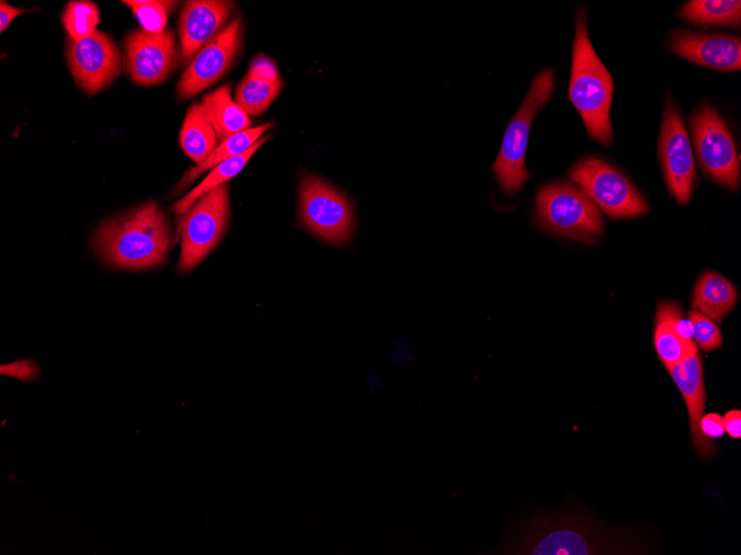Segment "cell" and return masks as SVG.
Returning <instances> with one entry per match:
<instances>
[{"label": "cell", "mask_w": 741, "mask_h": 555, "mask_svg": "<svg viewBox=\"0 0 741 555\" xmlns=\"http://www.w3.org/2000/svg\"><path fill=\"white\" fill-rule=\"evenodd\" d=\"M171 240L169 222L154 203L105 220L97 232L101 258L116 267L146 268L162 264Z\"/></svg>", "instance_id": "6da1fadb"}, {"label": "cell", "mask_w": 741, "mask_h": 555, "mask_svg": "<svg viewBox=\"0 0 741 555\" xmlns=\"http://www.w3.org/2000/svg\"><path fill=\"white\" fill-rule=\"evenodd\" d=\"M612 94V78L593 50L587 32L586 12L579 9L568 96L580 113L589 138L605 146L613 142L610 121Z\"/></svg>", "instance_id": "7a4b0ae2"}, {"label": "cell", "mask_w": 741, "mask_h": 555, "mask_svg": "<svg viewBox=\"0 0 741 555\" xmlns=\"http://www.w3.org/2000/svg\"><path fill=\"white\" fill-rule=\"evenodd\" d=\"M538 226L567 238L592 243L603 232V217L597 205L578 187L567 182L541 186L536 195Z\"/></svg>", "instance_id": "3957f363"}, {"label": "cell", "mask_w": 741, "mask_h": 555, "mask_svg": "<svg viewBox=\"0 0 741 555\" xmlns=\"http://www.w3.org/2000/svg\"><path fill=\"white\" fill-rule=\"evenodd\" d=\"M554 85L555 76L550 69L538 72L522 104L506 129L493 171L507 195L515 194L529 178L525 156L531 122L550 99Z\"/></svg>", "instance_id": "277c9868"}, {"label": "cell", "mask_w": 741, "mask_h": 555, "mask_svg": "<svg viewBox=\"0 0 741 555\" xmlns=\"http://www.w3.org/2000/svg\"><path fill=\"white\" fill-rule=\"evenodd\" d=\"M227 183L199 197L180 217L179 269L195 267L220 241L229 219Z\"/></svg>", "instance_id": "5b68a950"}, {"label": "cell", "mask_w": 741, "mask_h": 555, "mask_svg": "<svg viewBox=\"0 0 741 555\" xmlns=\"http://www.w3.org/2000/svg\"><path fill=\"white\" fill-rule=\"evenodd\" d=\"M569 174L573 183L611 218H631L649 212L633 184L600 158H581Z\"/></svg>", "instance_id": "8992f818"}, {"label": "cell", "mask_w": 741, "mask_h": 555, "mask_svg": "<svg viewBox=\"0 0 741 555\" xmlns=\"http://www.w3.org/2000/svg\"><path fill=\"white\" fill-rule=\"evenodd\" d=\"M694 151L704 174L730 191L740 184V162L732 135L718 112L703 104L690 116Z\"/></svg>", "instance_id": "52a82bcc"}, {"label": "cell", "mask_w": 741, "mask_h": 555, "mask_svg": "<svg viewBox=\"0 0 741 555\" xmlns=\"http://www.w3.org/2000/svg\"><path fill=\"white\" fill-rule=\"evenodd\" d=\"M300 216L316 236L332 244L345 243L353 230L351 204L321 178L306 175L300 184Z\"/></svg>", "instance_id": "ba28073f"}, {"label": "cell", "mask_w": 741, "mask_h": 555, "mask_svg": "<svg viewBox=\"0 0 741 555\" xmlns=\"http://www.w3.org/2000/svg\"><path fill=\"white\" fill-rule=\"evenodd\" d=\"M658 157L670 194L678 204H687L696 185V165L684 122L669 95L662 114Z\"/></svg>", "instance_id": "9c48e42d"}, {"label": "cell", "mask_w": 741, "mask_h": 555, "mask_svg": "<svg viewBox=\"0 0 741 555\" xmlns=\"http://www.w3.org/2000/svg\"><path fill=\"white\" fill-rule=\"evenodd\" d=\"M590 542L566 516L538 514L522 525L518 539L497 553L530 555L591 554Z\"/></svg>", "instance_id": "30bf717a"}, {"label": "cell", "mask_w": 741, "mask_h": 555, "mask_svg": "<svg viewBox=\"0 0 741 555\" xmlns=\"http://www.w3.org/2000/svg\"><path fill=\"white\" fill-rule=\"evenodd\" d=\"M65 54L75 83L88 94L105 89L121 71V58L114 41L99 30L82 39L69 37Z\"/></svg>", "instance_id": "8fae6325"}, {"label": "cell", "mask_w": 741, "mask_h": 555, "mask_svg": "<svg viewBox=\"0 0 741 555\" xmlns=\"http://www.w3.org/2000/svg\"><path fill=\"white\" fill-rule=\"evenodd\" d=\"M177 48L170 30L130 31L124 39V68L130 79L140 85L163 82L173 71Z\"/></svg>", "instance_id": "7c38bea8"}, {"label": "cell", "mask_w": 741, "mask_h": 555, "mask_svg": "<svg viewBox=\"0 0 741 555\" xmlns=\"http://www.w3.org/2000/svg\"><path fill=\"white\" fill-rule=\"evenodd\" d=\"M241 39L242 24L236 19L209 41L181 76L176 88L179 97L190 99L219 81L234 63Z\"/></svg>", "instance_id": "4fadbf2b"}, {"label": "cell", "mask_w": 741, "mask_h": 555, "mask_svg": "<svg viewBox=\"0 0 741 555\" xmlns=\"http://www.w3.org/2000/svg\"><path fill=\"white\" fill-rule=\"evenodd\" d=\"M668 48L674 54L709 69L739 71L741 68L739 37L676 29L669 34Z\"/></svg>", "instance_id": "5bb4252c"}, {"label": "cell", "mask_w": 741, "mask_h": 555, "mask_svg": "<svg viewBox=\"0 0 741 555\" xmlns=\"http://www.w3.org/2000/svg\"><path fill=\"white\" fill-rule=\"evenodd\" d=\"M234 8L232 1L193 0L183 4L179 18L181 62L185 65L223 29Z\"/></svg>", "instance_id": "9a60e30c"}, {"label": "cell", "mask_w": 741, "mask_h": 555, "mask_svg": "<svg viewBox=\"0 0 741 555\" xmlns=\"http://www.w3.org/2000/svg\"><path fill=\"white\" fill-rule=\"evenodd\" d=\"M667 370L686 401L693 446L700 455L709 456L714 450L713 444L699 428L704 411L706 391L698 346L696 345L682 360Z\"/></svg>", "instance_id": "2e32d148"}, {"label": "cell", "mask_w": 741, "mask_h": 555, "mask_svg": "<svg viewBox=\"0 0 741 555\" xmlns=\"http://www.w3.org/2000/svg\"><path fill=\"white\" fill-rule=\"evenodd\" d=\"M283 86L276 65L266 56L255 58L235 90V102L248 114L263 113Z\"/></svg>", "instance_id": "e0dca14e"}, {"label": "cell", "mask_w": 741, "mask_h": 555, "mask_svg": "<svg viewBox=\"0 0 741 555\" xmlns=\"http://www.w3.org/2000/svg\"><path fill=\"white\" fill-rule=\"evenodd\" d=\"M202 106L220 142L251 127L248 114L231 99V84L206 93Z\"/></svg>", "instance_id": "ac0fdd59"}, {"label": "cell", "mask_w": 741, "mask_h": 555, "mask_svg": "<svg viewBox=\"0 0 741 555\" xmlns=\"http://www.w3.org/2000/svg\"><path fill=\"white\" fill-rule=\"evenodd\" d=\"M681 312L677 304L669 301L660 302L657 308L653 343L667 369L682 360L696 346L693 341L681 337L676 328V318Z\"/></svg>", "instance_id": "d6986e66"}, {"label": "cell", "mask_w": 741, "mask_h": 555, "mask_svg": "<svg viewBox=\"0 0 741 555\" xmlns=\"http://www.w3.org/2000/svg\"><path fill=\"white\" fill-rule=\"evenodd\" d=\"M737 299V289L727 278L706 271L693 289L692 307L712 320L721 321L734 307Z\"/></svg>", "instance_id": "ffe728a7"}, {"label": "cell", "mask_w": 741, "mask_h": 555, "mask_svg": "<svg viewBox=\"0 0 741 555\" xmlns=\"http://www.w3.org/2000/svg\"><path fill=\"white\" fill-rule=\"evenodd\" d=\"M179 140L182 150L196 165L217 146V136L201 103H193L187 110Z\"/></svg>", "instance_id": "44dd1931"}, {"label": "cell", "mask_w": 741, "mask_h": 555, "mask_svg": "<svg viewBox=\"0 0 741 555\" xmlns=\"http://www.w3.org/2000/svg\"><path fill=\"white\" fill-rule=\"evenodd\" d=\"M272 122H267L255 127H250L222 141L220 145H217L203 162L190 168L184 174L179 185L175 187L176 192H180L186 187L203 172L213 168L220 163L247 151L253 144L263 137V134L268 127L272 126Z\"/></svg>", "instance_id": "7402d4cb"}, {"label": "cell", "mask_w": 741, "mask_h": 555, "mask_svg": "<svg viewBox=\"0 0 741 555\" xmlns=\"http://www.w3.org/2000/svg\"><path fill=\"white\" fill-rule=\"evenodd\" d=\"M679 17L693 24L739 29L741 2L739 0H691L680 9Z\"/></svg>", "instance_id": "603a6c76"}, {"label": "cell", "mask_w": 741, "mask_h": 555, "mask_svg": "<svg viewBox=\"0 0 741 555\" xmlns=\"http://www.w3.org/2000/svg\"><path fill=\"white\" fill-rule=\"evenodd\" d=\"M267 137L268 135H264L244 153L229 158L213 167L210 174L197 186L172 205L171 210L175 214H183L199 197L225 184L229 179L238 174Z\"/></svg>", "instance_id": "cb8c5ba5"}, {"label": "cell", "mask_w": 741, "mask_h": 555, "mask_svg": "<svg viewBox=\"0 0 741 555\" xmlns=\"http://www.w3.org/2000/svg\"><path fill=\"white\" fill-rule=\"evenodd\" d=\"M100 13L98 7L91 1H70L67 3L61 21L72 39L89 37L95 31Z\"/></svg>", "instance_id": "d4e9b609"}, {"label": "cell", "mask_w": 741, "mask_h": 555, "mask_svg": "<svg viewBox=\"0 0 741 555\" xmlns=\"http://www.w3.org/2000/svg\"><path fill=\"white\" fill-rule=\"evenodd\" d=\"M123 3L131 8L143 30L153 33L164 30L169 13L177 6V2L174 1L154 0H132L123 1Z\"/></svg>", "instance_id": "484cf974"}, {"label": "cell", "mask_w": 741, "mask_h": 555, "mask_svg": "<svg viewBox=\"0 0 741 555\" xmlns=\"http://www.w3.org/2000/svg\"><path fill=\"white\" fill-rule=\"evenodd\" d=\"M688 319L692 325L694 343L700 349L711 351L721 346L720 328L711 318L693 309L688 312Z\"/></svg>", "instance_id": "4316f807"}, {"label": "cell", "mask_w": 741, "mask_h": 555, "mask_svg": "<svg viewBox=\"0 0 741 555\" xmlns=\"http://www.w3.org/2000/svg\"><path fill=\"white\" fill-rule=\"evenodd\" d=\"M1 373L20 380H34L39 377V368L30 360H19L12 363L2 364Z\"/></svg>", "instance_id": "83f0119b"}, {"label": "cell", "mask_w": 741, "mask_h": 555, "mask_svg": "<svg viewBox=\"0 0 741 555\" xmlns=\"http://www.w3.org/2000/svg\"><path fill=\"white\" fill-rule=\"evenodd\" d=\"M699 428L708 439H719L725 433L723 418L713 412L701 417Z\"/></svg>", "instance_id": "f1b7e54d"}, {"label": "cell", "mask_w": 741, "mask_h": 555, "mask_svg": "<svg viewBox=\"0 0 741 555\" xmlns=\"http://www.w3.org/2000/svg\"><path fill=\"white\" fill-rule=\"evenodd\" d=\"M723 418L724 431L733 439L741 438V412L740 410H730Z\"/></svg>", "instance_id": "f546056e"}, {"label": "cell", "mask_w": 741, "mask_h": 555, "mask_svg": "<svg viewBox=\"0 0 741 555\" xmlns=\"http://www.w3.org/2000/svg\"><path fill=\"white\" fill-rule=\"evenodd\" d=\"M24 12L22 9L14 8L9 3L1 1L0 2V30L3 32L11 21L19 14Z\"/></svg>", "instance_id": "4dcf8cb0"}]
</instances>
